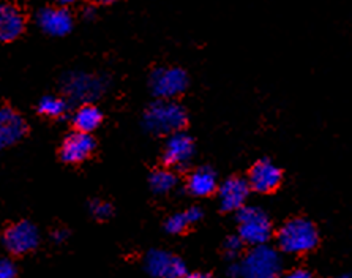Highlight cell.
<instances>
[{
    "instance_id": "cell-1",
    "label": "cell",
    "mask_w": 352,
    "mask_h": 278,
    "mask_svg": "<svg viewBox=\"0 0 352 278\" xmlns=\"http://www.w3.org/2000/svg\"><path fill=\"white\" fill-rule=\"evenodd\" d=\"M283 259L280 251L269 244L253 245L240 263L229 266L228 275L247 278H274L280 275Z\"/></svg>"
},
{
    "instance_id": "cell-2",
    "label": "cell",
    "mask_w": 352,
    "mask_h": 278,
    "mask_svg": "<svg viewBox=\"0 0 352 278\" xmlns=\"http://www.w3.org/2000/svg\"><path fill=\"white\" fill-rule=\"evenodd\" d=\"M144 128L157 136H168L184 130L186 125V111L174 100H162L148 106L142 116Z\"/></svg>"
},
{
    "instance_id": "cell-3",
    "label": "cell",
    "mask_w": 352,
    "mask_h": 278,
    "mask_svg": "<svg viewBox=\"0 0 352 278\" xmlns=\"http://www.w3.org/2000/svg\"><path fill=\"white\" fill-rule=\"evenodd\" d=\"M280 251L286 255H307L318 247L319 231L308 218H291L276 234Z\"/></svg>"
},
{
    "instance_id": "cell-4",
    "label": "cell",
    "mask_w": 352,
    "mask_h": 278,
    "mask_svg": "<svg viewBox=\"0 0 352 278\" xmlns=\"http://www.w3.org/2000/svg\"><path fill=\"white\" fill-rule=\"evenodd\" d=\"M237 213V236L245 245L269 244L272 237V223L267 213L256 206H242Z\"/></svg>"
},
{
    "instance_id": "cell-5",
    "label": "cell",
    "mask_w": 352,
    "mask_h": 278,
    "mask_svg": "<svg viewBox=\"0 0 352 278\" xmlns=\"http://www.w3.org/2000/svg\"><path fill=\"white\" fill-rule=\"evenodd\" d=\"M63 94L74 103H92L98 100L106 90V79L98 74L72 73L63 78Z\"/></svg>"
},
{
    "instance_id": "cell-6",
    "label": "cell",
    "mask_w": 352,
    "mask_h": 278,
    "mask_svg": "<svg viewBox=\"0 0 352 278\" xmlns=\"http://www.w3.org/2000/svg\"><path fill=\"white\" fill-rule=\"evenodd\" d=\"M188 74L179 67H160L148 79L152 94L162 100H175L188 87Z\"/></svg>"
},
{
    "instance_id": "cell-7",
    "label": "cell",
    "mask_w": 352,
    "mask_h": 278,
    "mask_svg": "<svg viewBox=\"0 0 352 278\" xmlns=\"http://www.w3.org/2000/svg\"><path fill=\"white\" fill-rule=\"evenodd\" d=\"M195 141L184 130L168 135L163 149V162L166 168L184 169L191 163L195 157Z\"/></svg>"
},
{
    "instance_id": "cell-8",
    "label": "cell",
    "mask_w": 352,
    "mask_h": 278,
    "mask_svg": "<svg viewBox=\"0 0 352 278\" xmlns=\"http://www.w3.org/2000/svg\"><path fill=\"white\" fill-rule=\"evenodd\" d=\"M3 244L10 253L25 255L34 251L40 244L38 228L30 222H18L7 228L3 234Z\"/></svg>"
},
{
    "instance_id": "cell-9",
    "label": "cell",
    "mask_w": 352,
    "mask_h": 278,
    "mask_svg": "<svg viewBox=\"0 0 352 278\" xmlns=\"http://www.w3.org/2000/svg\"><path fill=\"white\" fill-rule=\"evenodd\" d=\"M144 267H146L147 274L153 277L182 278L188 275V269H186L184 261L179 256L164 250L148 251L146 259H144Z\"/></svg>"
},
{
    "instance_id": "cell-10",
    "label": "cell",
    "mask_w": 352,
    "mask_h": 278,
    "mask_svg": "<svg viewBox=\"0 0 352 278\" xmlns=\"http://www.w3.org/2000/svg\"><path fill=\"white\" fill-rule=\"evenodd\" d=\"M283 171L274 162L264 158L253 164L248 174V186L252 191L261 195H267L275 191L281 185Z\"/></svg>"
},
{
    "instance_id": "cell-11",
    "label": "cell",
    "mask_w": 352,
    "mask_h": 278,
    "mask_svg": "<svg viewBox=\"0 0 352 278\" xmlns=\"http://www.w3.org/2000/svg\"><path fill=\"white\" fill-rule=\"evenodd\" d=\"M95 139L90 133L76 131L63 139L60 147L62 162L68 164H79L87 160L95 151Z\"/></svg>"
},
{
    "instance_id": "cell-12",
    "label": "cell",
    "mask_w": 352,
    "mask_h": 278,
    "mask_svg": "<svg viewBox=\"0 0 352 278\" xmlns=\"http://www.w3.org/2000/svg\"><path fill=\"white\" fill-rule=\"evenodd\" d=\"M40 29L50 36H65L73 29V16L67 7H46L36 14Z\"/></svg>"
},
{
    "instance_id": "cell-13",
    "label": "cell",
    "mask_w": 352,
    "mask_h": 278,
    "mask_svg": "<svg viewBox=\"0 0 352 278\" xmlns=\"http://www.w3.org/2000/svg\"><path fill=\"white\" fill-rule=\"evenodd\" d=\"M218 201L223 212H237L247 204L250 196L248 182L242 178H229L218 185Z\"/></svg>"
},
{
    "instance_id": "cell-14",
    "label": "cell",
    "mask_w": 352,
    "mask_h": 278,
    "mask_svg": "<svg viewBox=\"0 0 352 278\" xmlns=\"http://www.w3.org/2000/svg\"><path fill=\"white\" fill-rule=\"evenodd\" d=\"M28 133V124L18 111L0 108V151L18 144Z\"/></svg>"
},
{
    "instance_id": "cell-15",
    "label": "cell",
    "mask_w": 352,
    "mask_h": 278,
    "mask_svg": "<svg viewBox=\"0 0 352 278\" xmlns=\"http://www.w3.org/2000/svg\"><path fill=\"white\" fill-rule=\"evenodd\" d=\"M25 29L23 12L12 3H0V43L18 40Z\"/></svg>"
},
{
    "instance_id": "cell-16",
    "label": "cell",
    "mask_w": 352,
    "mask_h": 278,
    "mask_svg": "<svg viewBox=\"0 0 352 278\" xmlns=\"http://www.w3.org/2000/svg\"><path fill=\"white\" fill-rule=\"evenodd\" d=\"M218 189V179L215 171L209 167L197 168L186 179V190L196 197L210 196Z\"/></svg>"
},
{
    "instance_id": "cell-17",
    "label": "cell",
    "mask_w": 352,
    "mask_h": 278,
    "mask_svg": "<svg viewBox=\"0 0 352 278\" xmlns=\"http://www.w3.org/2000/svg\"><path fill=\"white\" fill-rule=\"evenodd\" d=\"M103 122V114L94 103H84L73 114V127L76 131L92 133Z\"/></svg>"
},
{
    "instance_id": "cell-18",
    "label": "cell",
    "mask_w": 352,
    "mask_h": 278,
    "mask_svg": "<svg viewBox=\"0 0 352 278\" xmlns=\"http://www.w3.org/2000/svg\"><path fill=\"white\" fill-rule=\"evenodd\" d=\"M177 184V178H175L174 171L170 168H162L155 169L148 175V186L155 195H166L174 189Z\"/></svg>"
},
{
    "instance_id": "cell-19",
    "label": "cell",
    "mask_w": 352,
    "mask_h": 278,
    "mask_svg": "<svg viewBox=\"0 0 352 278\" xmlns=\"http://www.w3.org/2000/svg\"><path fill=\"white\" fill-rule=\"evenodd\" d=\"M68 109L67 100L54 97V95H47V97H43L38 103V112L46 117H51V119H58V117L65 116Z\"/></svg>"
},
{
    "instance_id": "cell-20",
    "label": "cell",
    "mask_w": 352,
    "mask_h": 278,
    "mask_svg": "<svg viewBox=\"0 0 352 278\" xmlns=\"http://www.w3.org/2000/svg\"><path fill=\"white\" fill-rule=\"evenodd\" d=\"M188 226H193L190 222L188 215H186V212H179V213H174V215H170L166 223H164V229H166V233L169 234H174V236H177V234H182L184 231L188 229Z\"/></svg>"
},
{
    "instance_id": "cell-21",
    "label": "cell",
    "mask_w": 352,
    "mask_h": 278,
    "mask_svg": "<svg viewBox=\"0 0 352 278\" xmlns=\"http://www.w3.org/2000/svg\"><path fill=\"white\" fill-rule=\"evenodd\" d=\"M113 212L114 208L108 201L95 200L90 202V213H92V217L97 218V220H108V218L113 215Z\"/></svg>"
},
{
    "instance_id": "cell-22",
    "label": "cell",
    "mask_w": 352,
    "mask_h": 278,
    "mask_svg": "<svg viewBox=\"0 0 352 278\" xmlns=\"http://www.w3.org/2000/svg\"><path fill=\"white\" fill-rule=\"evenodd\" d=\"M243 247L245 244L242 242V239L239 236H231L225 240V247L223 248H225V253L229 259H236L242 255Z\"/></svg>"
},
{
    "instance_id": "cell-23",
    "label": "cell",
    "mask_w": 352,
    "mask_h": 278,
    "mask_svg": "<svg viewBox=\"0 0 352 278\" xmlns=\"http://www.w3.org/2000/svg\"><path fill=\"white\" fill-rule=\"evenodd\" d=\"M18 270H16V266L10 259L2 258L0 259V278H13Z\"/></svg>"
},
{
    "instance_id": "cell-24",
    "label": "cell",
    "mask_w": 352,
    "mask_h": 278,
    "mask_svg": "<svg viewBox=\"0 0 352 278\" xmlns=\"http://www.w3.org/2000/svg\"><path fill=\"white\" fill-rule=\"evenodd\" d=\"M313 274L308 269H303V267H298V269H294L289 272L291 278H310Z\"/></svg>"
},
{
    "instance_id": "cell-25",
    "label": "cell",
    "mask_w": 352,
    "mask_h": 278,
    "mask_svg": "<svg viewBox=\"0 0 352 278\" xmlns=\"http://www.w3.org/2000/svg\"><path fill=\"white\" fill-rule=\"evenodd\" d=\"M67 239H68V231H65V229H56V231L52 233V240L57 244L65 242Z\"/></svg>"
},
{
    "instance_id": "cell-26",
    "label": "cell",
    "mask_w": 352,
    "mask_h": 278,
    "mask_svg": "<svg viewBox=\"0 0 352 278\" xmlns=\"http://www.w3.org/2000/svg\"><path fill=\"white\" fill-rule=\"evenodd\" d=\"M82 16H84L85 19H94V18H95V8H94V7H87V8H84Z\"/></svg>"
},
{
    "instance_id": "cell-27",
    "label": "cell",
    "mask_w": 352,
    "mask_h": 278,
    "mask_svg": "<svg viewBox=\"0 0 352 278\" xmlns=\"http://www.w3.org/2000/svg\"><path fill=\"white\" fill-rule=\"evenodd\" d=\"M92 2L97 5H113V3L120 2V0H92Z\"/></svg>"
},
{
    "instance_id": "cell-28",
    "label": "cell",
    "mask_w": 352,
    "mask_h": 278,
    "mask_svg": "<svg viewBox=\"0 0 352 278\" xmlns=\"http://www.w3.org/2000/svg\"><path fill=\"white\" fill-rule=\"evenodd\" d=\"M56 2L60 5V7H68V5H73L74 2H78V0H56Z\"/></svg>"
}]
</instances>
